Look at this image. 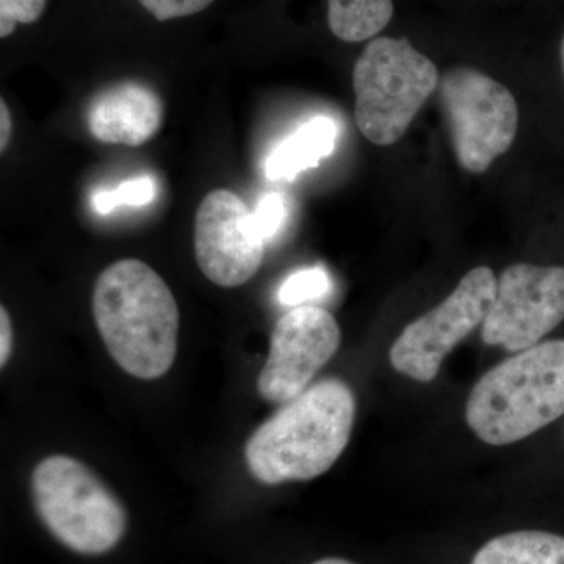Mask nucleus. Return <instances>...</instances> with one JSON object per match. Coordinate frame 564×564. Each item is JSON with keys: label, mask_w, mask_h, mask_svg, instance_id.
Masks as SVG:
<instances>
[{"label": "nucleus", "mask_w": 564, "mask_h": 564, "mask_svg": "<svg viewBox=\"0 0 564 564\" xmlns=\"http://www.w3.org/2000/svg\"><path fill=\"white\" fill-rule=\"evenodd\" d=\"M564 321V267L514 263L497 280L496 300L481 325L486 345L524 351Z\"/></svg>", "instance_id": "nucleus-8"}, {"label": "nucleus", "mask_w": 564, "mask_h": 564, "mask_svg": "<svg viewBox=\"0 0 564 564\" xmlns=\"http://www.w3.org/2000/svg\"><path fill=\"white\" fill-rule=\"evenodd\" d=\"M332 291V280L322 267L300 270L282 282L280 302L284 306H306L313 300L322 299Z\"/></svg>", "instance_id": "nucleus-16"}, {"label": "nucleus", "mask_w": 564, "mask_h": 564, "mask_svg": "<svg viewBox=\"0 0 564 564\" xmlns=\"http://www.w3.org/2000/svg\"><path fill=\"white\" fill-rule=\"evenodd\" d=\"M496 293L497 278L489 267L464 274L440 306L415 318L397 337L389 351L393 369L419 383L433 381L445 356L484 325Z\"/></svg>", "instance_id": "nucleus-7"}, {"label": "nucleus", "mask_w": 564, "mask_h": 564, "mask_svg": "<svg viewBox=\"0 0 564 564\" xmlns=\"http://www.w3.org/2000/svg\"><path fill=\"white\" fill-rule=\"evenodd\" d=\"M46 6L47 0H0V36H10L18 24L39 21Z\"/></svg>", "instance_id": "nucleus-17"}, {"label": "nucleus", "mask_w": 564, "mask_h": 564, "mask_svg": "<svg viewBox=\"0 0 564 564\" xmlns=\"http://www.w3.org/2000/svg\"><path fill=\"white\" fill-rule=\"evenodd\" d=\"M214 0H139L144 10L158 21L176 20L202 13Z\"/></svg>", "instance_id": "nucleus-19"}, {"label": "nucleus", "mask_w": 564, "mask_h": 564, "mask_svg": "<svg viewBox=\"0 0 564 564\" xmlns=\"http://www.w3.org/2000/svg\"><path fill=\"white\" fill-rule=\"evenodd\" d=\"M91 306L107 350L126 373L158 380L172 369L180 307L148 263L122 259L107 267L96 280Z\"/></svg>", "instance_id": "nucleus-1"}, {"label": "nucleus", "mask_w": 564, "mask_h": 564, "mask_svg": "<svg viewBox=\"0 0 564 564\" xmlns=\"http://www.w3.org/2000/svg\"><path fill=\"white\" fill-rule=\"evenodd\" d=\"M562 66H563V74H564V36H563V43H562Z\"/></svg>", "instance_id": "nucleus-23"}, {"label": "nucleus", "mask_w": 564, "mask_h": 564, "mask_svg": "<svg viewBox=\"0 0 564 564\" xmlns=\"http://www.w3.org/2000/svg\"><path fill=\"white\" fill-rule=\"evenodd\" d=\"M356 399L339 378L318 381L251 434L248 469L263 485L310 481L328 473L350 443Z\"/></svg>", "instance_id": "nucleus-2"}, {"label": "nucleus", "mask_w": 564, "mask_h": 564, "mask_svg": "<svg viewBox=\"0 0 564 564\" xmlns=\"http://www.w3.org/2000/svg\"><path fill=\"white\" fill-rule=\"evenodd\" d=\"M470 564H564V536L518 530L492 538Z\"/></svg>", "instance_id": "nucleus-13"}, {"label": "nucleus", "mask_w": 564, "mask_h": 564, "mask_svg": "<svg viewBox=\"0 0 564 564\" xmlns=\"http://www.w3.org/2000/svg\"><path fill=\"white\" fill-rule=\"evenodd\" d=\"M11 133H13V120H11L9 106L2 99L0 101V151L6 152L9 148Z\"/></svg>", "instance_id": "nucleus-21"}, {"label": "nucleus", "mask_w": 564, "mask_h": 564, "mask_svg": "<svg viewBox=\"0 0 564 564\" xmlns=\"http://www.w3.org/2000/svg\"><path fill=\"white\" fill-rule=\"evenodd\" d=\"M440 85L436 65L406 39L378 36L352 69L355 120L367 140L391 147Z\"/></svg>", "instance_id": "nucleus-4"}, {"label": "nucleus", "mask_w": 564, "mask_h": 564, "mask_svg": "<svg viewBox=\"0 0 564 564\" xmlns=\"http://www.w3.org/2000/svg\"><path fill=\"white\" fill-rule=\"evenodd\" d=\"M31 486L41 522L70 551L102 555L121 543L124 508L79 459L47 456L33 470Z\"/></svg>", "instance_id": "nucleus-5"}, {"label": "nucleus", "mask_w": 564, "mask_h": 564, "mask_svg": "<svg viewBox=\"0 0 564 564\" xmlns=\"http://www.w3.org/2000/svg\"><path fill=\"white\" fill-rule=\"evenodd\" d=\"M313 564H355V563L347 562V560H344V558H323V560H318V562H315Z\"/></svg>", "instance_id": "nucleus-22"}, {"label": "nucleus", "mask_w": 564, "mask_h": 564, "mask_svg": "<svg viewBox=\"0 0 564 564\" xmlns=\"http://www.w3.org/2000/svg\"><path fill=\"white\" fill-rule=\"evenodd\" d=\"M443 104L452 143L466 172H488L510 150L519 126L513 93L481 70L458 66L441 77Z\"/></svg>", "instance_id": "nucleus-6"}, {"label": "nucleus", "mask_w": 564, "mask_h": 564, "mask_svg": "<svg viewBox=\"0 0 564 564\" xmlns=\"http://www.w3.org/2000/svg\"><path fill=\"white\" fill-rule=\"evenodd\" d=\"M252 214H254L256 225H258L263 240L270 243L281 231L285 217H288V209H285V202L280 193H267Z\"/></svg>", "instance_id": "nucleus-18"}, {"label": "nucleus", "mask_w": 564, "mask_h": 564, "mask_svg": "<svg viewBox=\"0 0 564 564\" xmlns=\"http://www.w3.org/2000/svg\"><path fill=\"white\" fill-rule=\"evenodd\" d=\"M392 17V0H328L329 29L334 36L347 43L377 36Z\"/></svg>", "instance_id": "nucleus-14"}, {"label": "nucleus", "mask_w": 564, "mask_h": 564, "mask_svg": "<svg viewBox=\"0 0 564 564\" xmlns=\"http://www.w3.org/2000/svg\"><path fill=\"white\" fill-rule=\"evenodd\" d=\"M11 348H13V325L6 306L0 307V366L9 362Z\"/></svg>", "instance_id": "nucleus-20"}, {"label": "nucleus", "mask_w": 564, "mask_h": 564, "mask_svg": "<svg viewBox=\"0 0 564 564\" xmlns=\"http://www.w3.org/2000/svg\"><path fill=\"white\" fill-rule=\"evenodd\" d=\"M158 196L154 177L140 176L122 182L113 191H99L93 196V207L98 214H110L121 206H148Z\"/></svg>", "instance_id": "nucleus-15"}, {"label": "nucleus", "mask_w": 564, "mask_h": 564, "mask_svg": "<svg viewBox=\"0 0 564 564\" xmlns=\"http://www.w3.org/2000/svg\"><path fill=\"white\" fill-rule=\"evenodd\" d=\"M337 128L332 118L315 117L274 148L265 163L270 181H292L315 169L336 148Z\"/></svg>", "instance_id": "nucleus-12"}, {"label": "nucleus", "mask_w": 564, "mask_h": 564, "mask_svg": "<svg viewBox=\"0 0 564 564\" xmlns=\"http://www.w3.org/2000/svg\"><path fill=\"white\" fill-rule=\"evenodd\" d=\"M165 107L158 91L126 80L99 91L88 107V129L109 144L141 147L161 131Z\"/></svg>", "instance_id": "nucleus-11"}, {"label": "nucleus", "mask_w": 564, "mask_h": 564, "mask_svg": "<svg viewBox=\"0 0 564 564\" xmlns=\"http://www.w3.org/2000/svg\"><path fill=\"white\" fill-rule=\"evenodd\" d=\"M267 242L254 214L226 188L210 192L195 217V256L207 280L220 288L243 285L261 269Z\"/></svg>", "instance_id": "nucleus-10"}, {"label": "nucleus", "mask_w": 564, "mask_h": 564, "mask_svg": "<svg viewBox=\"0 0 564 564\" xmlns=\"http://www.w3.org/2000/svg\"><path fill=\"white\" fill-rule=\"evenodd\" d=\"M564 414V339L497 364L474 386L466 421L485 444L519 443Z\"/></svg>", "instance_id": "nucleus-3"}, {"label": "nucleus", "mask_w": 564, "mask_h": 564, "mask_svg": "<svg viewBox=\"0 0 564 564\" xmlns=\"http://www.w3.org/2000/svg\"><path fill=\"white\" fill-rule=\"evenodd\" d=\"M340 339L332 313L311 304L293 307L274 325L269 359L258 378L259 395L267 402H291L336 355Z\"/></svg>", "instance_id": "nucleus-9"}]
</instances>
